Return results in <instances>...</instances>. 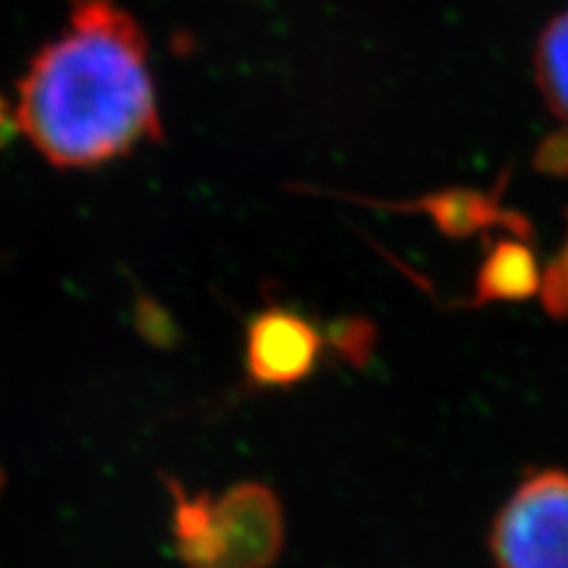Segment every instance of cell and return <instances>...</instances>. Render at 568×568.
I'll return each instance as SVG.
<instances>
[{
    "label": "cell",
    "mask_w": 568,
    "mask_h": 568,
    "mask_svg": "<svg viewBox=\"0 0 568 568\" xmlns=\"http://www.w3.org/2000/svg\"><path fill=\"white\" fill-rule=\"evenodd\" d=\"M17 126L61 169H92L161 140L148 40L111 3L80 6L19 82Z\"/></svg>",
    "instance_id": "1"
},
{
    "label": "cell",
    "mask_w": 568,
    "mask_h": 568,
    "mask_svg": "<svg viewBox=\"0 0 568 568\" xmlns=\"http://www.w3.org/2000/svg\"><path fill=\"white\" fill-rule=\"evenodd\" d=\"M166 489L174 548L187 568H268L280 558L284 516L268 487L243 481L213 497L166 479Z\"/></svg>",
    "instance_id": "2"
},
{
    "label": "cell",
    "mask_w": 568,
    "mask_h": 568,
    "mask_svg": "<svg viewBox=\"0 0 568 568\" xmlns=\"http://www.w3.org/2000/svg\"><path fill=\"white\" fill-rule=\"evenodd\" d=\"M489 548L497 568H568V474L524 481L497 514Z\"/></svg>",
    "instance_id": "3"
},
{
    "label": "cell",
    "mask_w": 568,
    "mask_h": 568,
    "mask_svg": "<svg viewBox=\"0 0 568 568\" xmlns=\"http://www.w3.org/2000/svg\"><path fill=\"white\" fill-rule=\"evenodd\" d=\"M316 326L287 308H266L251 318L245 335V372L255 387H290L314 372Z\"/></svg>",
    "instance_id": "4"
},
{
    "label": "cell",
    "mask_w": 568,
    "mask_h": 568,
    "mask_svg": "<svg viewBox=\"0 0 568 568\" xmlns=\"http://www.w3.org/2000/svg\"><path fill=\"white\" fill-rule=\"evenodd\" d=\"M537 82L560 130L539 151L545 172H568V11L552 19L537 48Z\"/></svg>",
    "instance_id": "5"
},
{
    "label": "cell",
    "mask_w": 568,
    "mask_h": 568,
    "mask_svg": "<svg viewBox=\"0 0 568 568\" xmlns=\"http://www.w3.org/2000/svg\"><path fill=\"white\" fill-rule=\"evenodd\" d=\"M11 122H9V113L3 109V101H0V138H3L6 132H11Z\"/></svg>",
    "instance_id": "6"
},
{
    "label": "cell",
    "mask_w": 568,
    "mask_h": 568,
    "mask_svg": "<svg viewBox=\"0 0 568 568\" xmlns=\"http://www.w3.org/2000/svg\"><path fill=\"white\" fill-rule=\"evenodd\" d=\"M82 6H90V3H109V0H80Z\"/></svg>",
    "instance_id": "7"
},
{
    "label": "cell",
    "mask_w": 568,
    "mask_h": 568,
    "mask_svg": "<svg viewBox=\"0 0 568 568\" xmlns=\"http://www.w3.org/2000/svg\"><path fill=\"white\" fill-rule=\"evenodd\" d=\"M0 489H3V471H0Z\"/></svg>",
    "instance_id": "8"
}]
</instances>
